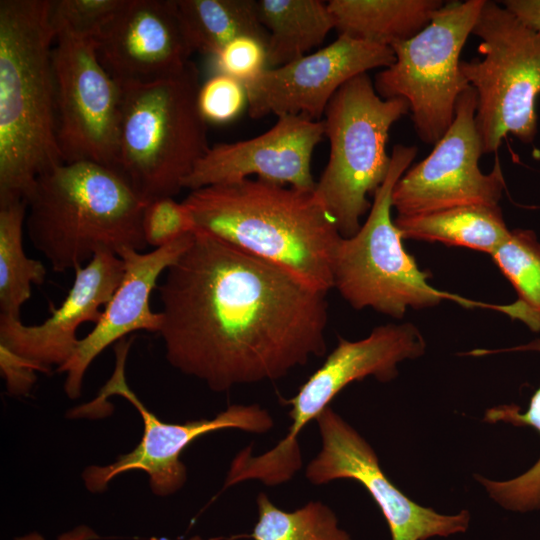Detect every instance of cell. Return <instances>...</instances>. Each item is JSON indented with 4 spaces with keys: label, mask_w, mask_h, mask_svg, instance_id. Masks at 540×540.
<instances>
[{
    "label": "cell",
    "mask_w": 540,
    "mask_h": 540,
    "mask_svg": "<svg viewBox=\"0 0 540 540\" xmlns=\"http://www.w3.org/2000/svg\"><path fill=\"white\" fill-rule=\"evenodd\" d=\"M197 103L207 123L223 124L235 119L247 104L242 82L222 73L200 86Z\"/></svg>",
    "instance_id": "cell-30"
},
{
    "label": "cell",
    "mask_w": 540,
    "mask_h": 540,
    "mask_svg": "<svg viewBox=\"0 0 540 540\" xmlns=\"http://www.w3.org/2000/svg\"><path fill=\"white\" fill-rule=\"evenodd\" d=\"M325 136L322 120L299 115L279 116L265 133L234 143L209 148L185 179L191 191L256 178L301 190L313 191L311 171L315 147Z\"/></svg>",
    "instance_id": "cell-15"
},
{
    "label": "cell",
    "mask_w": 540,
    "mask_h": 540,
    "mask_svg": "<svg viewBox=\"0 0 540 540\" xmlns=\"http://www.w3.org/2000/svg\"><path fill=\"white\" fill-rule=\"evenodd\" d=\"M339 35L392 47L432 20L440 0H331L327 2Z\"/></svg>",
    "instance_id": "cell-20"
},
{
    "label": "cell",
    "mask_w": 540,
    "mask_h": 540,
    "mask_svg": "<svg viewBox=\"0 0 540 540\" xmlns=\"http://www.w3.org/2000/svg\"><path fill=\"white\" fill-rule=\"evenodd\" d=\"M472 33L481 39L479 60L460 67L477 94L476 128L483 154L496 152L508 134L531 143L537 134L540 35L509 11L485 1Z\"/></svg>",
    "instance_id": "cell-8"
},
{
    "label": "cell",
    "mask_w": 540,
    "mask_h": 540,
    "mask_svg": "<svg viewBox=\"0 0 540 540\" xmlns=\"http://www.w3.org/2000/svg\"><path fill=\"white\" fill-rule=\"evenodd\" d=\"M33 247L56 272L76 270L96 254L143 250L145 203L114 170L63 163L39 176L25 198Z\"/></svg>",
    "instance_id": "cell-4"
},
{
    "label": "cell",
    "mask_w": 540,
    "mask_h": 540,
    "mask_svg": "<svg viewBox=\"0 0 540 540\" xmlns=\"http://www.w3.org/2000/svg\"><path fill=\"white\" fill-rule=\"evenodd\" d=\"M540 352V340L524 346ZM483 421L507 423L515 426H531L540 433V387L532 395L526 412L516 405H500L489 408ZM477 481L488 495L503 508L514 512L540 510V458L521 475L503 481L491 480L476 475Z\"/></svg>",
    "instance_id": "cell-26"
},
{
    "label": "cell",
    "mask_w": 540,
    "mask_h": 540,
    "mask_svg": "<svg viewBox=\"0 0 540 540\" xmlns=\"http://www.w3.org/2000/svg\"><path fill=\"white\" fill-rule=\"evenodd\" d=\"M195 230L269 261L327 293L342 239L313 191L261 179L211 185L183 201Z\"/></svg>",
    "instance_id": "cell-2"
},
{
    "label": "cell",
    "mask_w": 540,
    "mask_h": 540,
    "mask_svg": "<svg viewBox=\"0 0 540 540\" xmlns=\"http://www.w3.org/2000/svg\"><path fill=\"white\" fill-rule=\"evenodd\" d=\"M26 213V200L0 204V310L16 319H21L32 284L40 285L46 277L44 265L27 257L23 248Z\"/></svg>",
    "instance_id": "cell-24"
},
{
    "label": "cell",
    "mask_w": 540,
    "mask_h": 540,
    "mask_svg": "<svg viewBox=\"0 0 540 540\" xmlns=\"http://www.w3.org/2000/svg\"><path fill=\"white\" fill-rule=\"evenodd\" d=\"M501 3L520 23L540 35V0H506Z\"/></svg>",
    "instance_id": "cell-33"
},
{
    "label": "cell",
    "mask_w": 540,
    "mask_h": 540,
    "mask_svg": "<svg viewBox=\"0 0 540 540\" xmlns=\"http://www.w3.org/2000/svg\"><path fill=\"white\" fill-rule=\"evenodd\" d=\"M394 60L391 47L339 35L317 52L268 67L245 83L248 114L253 119L273 114L322 120L330 100L346 82L371 69H384Z\"/></svg>",
    "instance_id": "cell-14"
},
{
    "label": "cell",
    "mask_w": 540,
    "mask_h": 540,
    "mask_svg": "<svg viewBox=\"0 0 540 540\" xmlns=\"http://www.w3.org/2000/svg\"><path fill=\"white\" fill-rule=\"evenodd\" d=\"M485 1L444 4L424 29L391 47L394 62L375 77L380 97L408 102L416 133L427 144H436L445 134L458 97L470 87L460 54Z\"/></svg>",
    "instance_id": "cell-9"
},
{
    "label": "cell",
    "mask_w": 540,
    "mask_h": 540,
    "mask_svg": "<svg viewBox=\"0 0 540 540\" xmlns=\"http://www.w3.org/2000/svg\"><path fill=\"white\" fill-rule=\"evenodd\" d=\"M186 39L194 51L215 56L231 40L249 35L266 42L255 0H174Z\"/></svg>",
    "instance_id": "cell-23"
},
{
    "label": "cell",
    "mask_w": 540,
    "mask_h": 540,
    "mask_svg": "<svg viewBox=\"0 0 540 540\" xmlns=\"http://www.w3.org/2000/svg\"><path fill=\"white\" fill-rule=\"evenodd\" d=\"M128 0L51 1L50 23L60 33L96 41Z\"/></svg>",
    "instance_id": "cell-28"
},
{
    "label": "cell",
    "mask_w": 540,
    "mask_h": 540,
    "mask_svg": "<svg viewBox=\"0 0 540 540\" xmlns=\"http://www.w3.org/2000/svg\"><path fill=\"white\" fill-rule=\"evenodd\" d=\"M124 273L122 259L100 252L75 270V278L62 304L41 324L25 325L21 319L0 315V344L36 363L48 372L73 355L79 339L78 327L96 324L119 286Z\"/></svg>",
    "instance_id": "cell-17"
},
{
    "label": "cell",
    "mask_w": 540,
    "mask_h": 540,
    "mask_svg": "<svg viewBox=\"0 0 540 540\" xmlns=\"http://www.w3.org/2000/svg\"><path fill=\"white\" fill-rule=\"evenodd\" d=\"M95 42L100 62L120 86L171 77L193 52L174 0H128Z\"/></svg>",
    "instance_id": "cell-16"
},
{
    "label": "cell",
    "mask_w": 540,
    "mask_h": 540,
    "mask_svg": "<svg viewBox=\"0 0 540 540\" xmlns=\"http://www.w3.org/2000/svg\"><path fill=\"white\" fill-rule=\"evenodd\" d=\"M193 234L184 235L149 253L129 248L120 252L124 273L119 286L94 328L79 339L71 358L57 368L66 374L64 390L70 399L80 396L89 365L107 346L137 330L159 332L162 316L160 312L152 311L150 296L161 274L188 248Z\"/></svg>",
    "instance_id": "cell-18"
},
{
    "label": "cell",
    "mask_w": 540,
    "mask_h": 540,
    "mask_svg": "<svg viewBox=\"0 0 540 540\" xmlns=\"http://www.w3.org/2000/svg\"><path fill=\"white\" fill-rule=\"evenodd\" d=\"M50 0L0 1V204L64 163L57 141Z\"/></svg>",
    "instance_id": "cell-3"
},
{
    "label": "cell",
    "mask_w": 540,
    "mask_h": 540,
    "mask_svg": "<svg viewBox=\"0 0 540 540\" xmlns=\"http://www.w3.org/2000/svg\"><path fill=\"white\" fill-rule=\"evenodd\" d=\"M408 112L405 99L380 97L367 73L346 82L330 100L323 116L329 159L313 192L342 237L360 229L372 205L368 196L390 169V128Z\"/></svg>",
    "instance_id": "cell-6"
},
{
    "label": "cell",
    "mask_w": 540,
    "mask_h": 540,
    "mask_svg": "<svg viewBox=\"0 0 540 540\" xmlns=\"http://www.w3.org/2000/svg\"><path fill=\"white\" fill-rule=\"evenodd\" d=\"M52 65L64 163L88 161L117 172L121 87L100 62L96 42L57 34Z\"/></svg>",
    "instance_id": "cell-11"
},
{
    "label": "cell",
    "mask_w": 540,
    "mask_h": 540,
    "mask_svg": "<svg viewBox=\"0 0 540 540\" xmlns=\"http://www.w3.org/2000/svg\"><path fill=\"white\" fill-rule=\"evenodd\" d=\"M425 348L423 336L411 323L378 326L357 341L339 338L324 363L286 401L291 405L290 436L298 437L350 383L368 376L388 382L397 376L400 362L420 357Z\"/></svg>",
    "instance_id": "cell-19"
},
{
    "label": "cell",
    "mask_w": 540,
    "mask_h": 540,
    "mask_svg": "<svg viewBox=\"0 0 540 540\" xmlns=\"http://www.w3.org/2000/svg\"><path fill=\"white\" fill-rule=\"evenodd\" d=\"M199 71L121 87L117 173L145 202L174 197L210 146L197 103Z\"/></svg>",
    "instance_id": "cell-5"
},
{
    "label": "cell",
    "mask_w": 540,
    "mask_h": 540,
    "mask_svg": "<svg viewBox=\"0 0 540 540\" xmlns=\"http://www.w3.org/2000/svg\"><path fill=\"white\" fill-rule=\"evenodd\" d=\"M99 535L89 526H77L57 537V540H96ZM14 540H45L38 532H31L23 536H18Z\"/></svg>",
    "instance_id": "cell-34"
},
{
    "label": "cell",
    "mask_w": 540,
    "mask_h": 540,
    "mask_svg": "<svg viewBox=\"0 0 540 540\" xmlns=\"http://www.w3.org/2000/svg\"><path fill=\"white\" fill-rule=\"evenodd\" d=\"M214 57L219 73L243 84L268 68L266 42L254 36L243 35L231 40Z\"/></svg>",
    "instance_id": "cell-31"
},
{
    "label": "cell",
    "mask_w": 540,
    "mask_h": 540,
    "mask_svg": "<svg viewBox=\"0 0 540 540\" xmlns=\"http://www.w3.org/2000/svg\"><path fill=\"white\" fill-rule=\"evenodd\" d=\"M477 94H460L452 124L432 152L406 171L392 192L399 216L432 213L471 205L497 206L505 187L498 159L490 173L479 168L483 154L475 115Z\"/></svg>",
    "instance_id": "cell-12"
},
{
    "label": "cell",
    "mask_w": 540,
    "mask_h": 540,
    "mask_svg": "<svg viewBox=\"0 0 540 540\" xmlns=\"http://www.w3.org/2000/svg\"><path fill=\"white\" fill-rule=\"evenodd\" d=\"M315 420L322 446L306 467L309 482L322 485L350 479L361 484L380 508L391 540H427L467 530L470 522L467 510L441 514L401 492L381 469L371 445L330 406Z\"/></svg>",
    "instance_id": "cell-13"
},
{
    "label": "cell",
    "mask_w": 540,
    "mask_h": 540,
    "mask_svg": "<svg viewBox=\"0 0 540 540\" xmlns=\"http://www.w3.org/2000/svg\"><path fill=\"white\" fill-rule=\"evenodd\" d=\"M260 24L268 33L267 65L279 67L318 47L335 28L321 0H255Z\"/></svg>",
    "instance_id": "cell-21"
},
{
    "label": "cell",
    "mask_w": 540,
    "mask_h": 540,
    "mask_svg": "<svg viewBox=\"0 0 540 540\" xmlns=\"http://www.w3.org/2000/svg\"><path fill=\"white\" fill-rule=\"evenodd\" d=\"M258 521L252 540H352L339 528L338 520L326 504L310 501L294 511L276 507L265 493L257 496Z\"/></svg>",
    "instance_id": "cell-27"
},
{
    "label": "cell",
    "mask_w": 540,
    "mask_h": 540,
    "mask_svg": "<svg viewBox=\"0 0 540 540\" xmlns=\"http://www.w3.org/2000/svg\"><path fill=\"white\" fill-rule=\"evenodd\" d=\"M158 293L166 359L212 391L278 380L326 352L327 293L208 233L194 231Z\"/></svg>",
    "instance_id": "cell-1"
},
{
    "label": "cell",
    "mask_w": 540,
    "mask_h": 540,
    "mask_svg": "<svg viewBox=\"0 0 540 540\" xmlns=\"http://www.w3.org/2000/svg\"><path fill=\"white\" fill-rule=\"evenodd\" d=\"M142 229L146 244L160 248L195 231L193 216L184 202L163 197L149 202L144 210Z\"/></svg>",
    "instance_id": "cell-29"
},
{
    "label": "cell",
    "mask_w": 540,
    "mask_h": 540,
    "mask_svg": "<svg viewBox=\"0 0 540 540\" xmlns=\"http://www.w3.org/2000/svg\"><path fill=\"white\" fill-rule=\"evenodd\" d=\"M417 154L416 146L395 145L388 175L375 192L366 221L355 235L342 237L334 259L333 282L355 309L372 308L402 318L408 308L423 309L451 299L471 307L495 310L501 306L470 301L435 289L427 282L414 258L402 244V235L391 218L392 192Z\"/></svg>",
    "instance_id": "cell-7"
},
{
    "label": "cell",
    "mask_w": 540,
    "mask_h": 540,
    "mask_svg": "<svg viewBox=\"0 0 540 540\" xmlns=\"http://www.w3.org/2000/svg\"><path fill=\"white\" fill-rule=\"evenodd\" d=\"M495 264L511 282L518 300L507 305V314L540 330V243L531 230L514 229L491 254Z\"/></svg>",
    "instance_id": "cell-25"
},
{
    "label": "cell",
    "mask_w": 540,
    "mask_h": 540,
    "mask_svg": "<svg viewBox=\"0 0 540 540\" xmlns=\"http://www.w3.org/2000/svg\"><path fill=\"white\" fill-rule=\"evenodd\" d=\"M402 238L437 241L492 254L510 235L497 206L471 205L394 219Z\"/></svg>",
    "instance_id": "cell-22"
},
{
    "label": "cell",
    "mask_w": 540,
    "mask_h": 540,
    "mask_svg": "<svg viewBox=\"0 0 540 540\" xmlns=\"http://www.w3.org/2000/svg\"><path fill=\"white\" fill-rule=\"evenodd\" d=\"M0 368L10 394L25 395L36 381V372L45 370L36 363L0 344Z\"/></svg>",
    "instance_id": "cell-32"
},
{
    "label": "cell",
    "mask_w": 540,
    "mask_h": 540,
    "mask_svg": "<svg viewBox=\"0 0 540 540\" xmlns=\"http://www.w3.org/2000/svg\"><path fill=\"white\" fill-rule=\"evenodd\" d=\"M131 342L118 341L115 347L116 366L111 378L91 402L69 412L70 417H102L109 413L106 399L119 395L129 401L143 420V435L130 452L120 455L108 465H91L82 473L85 487L94 493L104 491L118 475L128 471H143L149 477L152 492L169 496L180 490L187 480L186 466L180 460L183 450L195 439L223 429H239L250 433H266L274 425L269 412L257 404H235L211 419L184 423L161 421L146 408L125 379V362Z\"/></svg>",
    "instance_id": "cell-10"
}]
</instances>
